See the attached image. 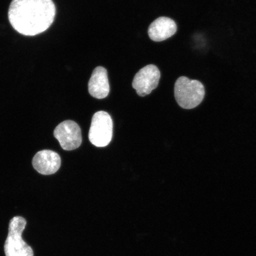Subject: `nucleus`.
Segmentation results:
<instances>
[{
  "label": "nucleus",
  "instance_id": "2",
  "mask_svg": "<svg viewBox=\"0 0 256 256\" xmlns=\"http://www.w3.org/2000/svg\"><path fill=\"white\" fill-rule=\"evenodd\" d=\"M206 91L204 86L198 80H190L180 76L174 86L176 102L185 110H192L199 106L203 101Z\"/></svg>",
  "mask_w": 256,
  "mask_h": 256
},
{
  "label": "nucleus",
  "instance_id": "6",
  "mask_svg": "<svg viewBox=\"0 0 256 256\" xmlns=\"http://www.w3.org/2000/svg\"><path fill=\"white\" fill-rule=\"evenodd\" d=\"M160 76V70L156 66H144L134 76L132 87L139 96L144 97L148 95L158 88Z\"/></svg>",
  "mask_w": 256,
  "mask_h": 256
},
{
  "label": "nucleus",
  "instance_id": "8",
  "mask_svg": "<svg viewBox=\"0 0 256 256\" xmlns=\"http://www.w3.org/2000/svg\"><path fill=\"white\" fill-rule=\"evenodd\" d=\"M110 91L107 70L102 66L96 67L88 82L89 94L96 98L102 99L107 97Z\"/></svg>",
  "mask_w": 256,
  "mask_h": 256
},
{
  "label": "nucleus",
  "instance_id": "7",
  "mask_svg": "<svg viewBox=\"0 0 256 256\" xmlns=\"http://www.w3.org/2000/svg\"><path fill=\"white\" fill-rule=\"evenodd\" d=\"M32 164L39 174L51 175L58 171L62 165V159L56 152L44 150L37 152L34 156Z\"/></svg>",
  "mask_w": 256,
  "mask_h": 256
},
{
  "label": "nucleus",
  "instance_id": "3",
  "mask_svg": "<svg viewBox=\"0 0 256 256\" xmlns=\"http://www.w3.org/2000/svg\"><path fill=\"white\" fill-rule=\"evenodd\" d=\"M26 224V220L22 216L12 218L10 222L4 244L6 256H34L33 249L22 238Z\"/></svg>",
  "mask_w": 256,
  "mask_h": 256
},
{
  "label": "nucleus",
  "instance_id": "1",
  "mask_svg": "<svg viewBox=\"0 0 256 256\" xmlns=\"http://www.w3.org/2000/svg\"><path fill=\"white\" fill-rule=\"evenodd\" d=\"M56 14L52 0H12L8 14L12 27L19 34L28 36L46 31L52 24Z\"/></svg>",
  "mask_w": 256,
  "mask_h": 256
},
{
  "label": "nucleus",
  "instance_id": "4",
  "mask_svg": "<svg viewBox=\"0 0 256 256\" xmlns=\"http://www.w3.org/2000/svg\"><path fill=\"white\" fill-rule=\"evenodd\" d=\"M113 136V121L110 114L99 111L92 118L88 138L96 146L104 147L110 144Z\"/></svg>",
  "mask_w": 256,
  "mask_h": 256
},
{
  "label": "nucleus",
  "instance_id": "9",
  "mask_svg": "<svg viewBox=\"0 0 256 256\" xmlns=\"http://www.w3.org/2000/svg\"><path fill=\"white\" fill-rule=\"evenodd\" d=\"M177 31L176 22L170 18L161 17L150 24L148 35L153 41L162 42L170 38Z\"/></svg>",
  "mask_w": 256,
  "mask_h": 256
},
{
  "label": "nucleus",
  "instance_id": "5",
  "mask_svg": "<svg viewBox=\"0 0 256 256\" xmlns=\"http://www.w3.org/2000/svg\"><path fill=\"white\" fill-rule=\"evenodd\" d=\"M54 136L66 151L78 148L82 142L81 129L72 120H67L60 124L54 130Z\"/></svg>",
  "mask_w": 256,
  "mask_h": 256
}]
</instances>
